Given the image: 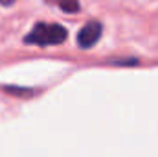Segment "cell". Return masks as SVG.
Instances as JSON below:
<instances>
[{
  "label": "cell",
  "mask_w": 158,
  "mask_h": 157,
  "mask_svg": "<svg viewBox=\"0 0 158 157\" xmlns=\"http://www.w3.org/2000/svg\"><path fill=\"white\" fill-rule=\"evenodd\" d=\"M46 2L59 6L64 13H77L79 11V0H46Z\"/></svg>",
  "instance_id": "cell-3"
},
{
  "label": "cell",
  "mask_w": 158,
  "mask_h": 157,
  "mask_svg": "<svg viewBox=\"0 0 158 157\" xmlns=\"http://www.w3.org/2000/svg\"><path fill=\"white\" fill-rule=\"evenodd\" d=\"M101 34H103L101 22L90 20V22H86V26L81 28V32L77 34V44L81 48H90V46H94L99 41Z\"/></svg>",
  "instance_id": "cell-2"
},
{
  "label": "cell",
  "mask_w": 158,
  "mask_h": 157,
  "mask_svg": "<svg viewBox=\"0 0 158 157\" xmlns=\"http://www.w3.org/2000/svg\"><path fill=\"white\" fill-rule=\"evenodd\" d=\"M17 0H0V4L2 6H11V4H15Z\"/></svg>",
  "instance_id": "cell-4"
},
{
  "label": "cell",
  "mask_w": 158,
  "mask_h": 157,
  "mask_svg": "<svg viewBox=\"0 0 158 157\" xmlns=\"http://www.w3.org/2000/svg\"><path fill=\"white\" fill-rule=\"evenodd\" d=\"M68 37L66 28L59 24H46L39 22L33 26V30L24 37L26 44H39V46H50V44H61Z\"/></svg>",
  "instance_id": "cell-1"
}]
</instances>
